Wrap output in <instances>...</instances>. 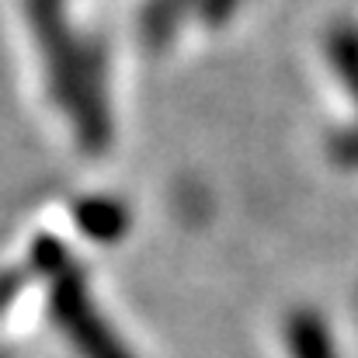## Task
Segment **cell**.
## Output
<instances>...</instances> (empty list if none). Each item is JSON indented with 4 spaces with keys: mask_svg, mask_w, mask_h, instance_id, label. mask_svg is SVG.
Instances as JSON below:
<instances>
[{
    "mask_svg": "<svg viewBox=\"0 0 358 358\" xmlns=\"http://www.w3.org/2000/svg\"><path fill=\"white\" fill-rule=\"evenodd\" d=\"M38 261L56 278V285H52V317L59 320V327L66 331L73 348L84 358H132L125 352V345L115 338V331H108V324L98 317L94 303L87 299V289H84L80 275L66 264L63 247L42 240L38 243Z\"/></svg>",
    "mask_w": 358,
    "mask_h": 358,
    "instance_id": "6da1fadb",
    "label": "cell"
},
{
    "mask_svg": "<svg viewBox=\"0 0 358 358\" xmlns=\"http://www.w3.org/2000/svg\"><path fill=\"white\" fill-rule=\"evenodd\" d=\"M77 216H80V227L87 234H94V237H101V240L119 237L122 230H125V213H122V206H115V202H84L77 209Z\"/></svg>",
    "mask_w": 358,
    "mask_h": 358,
    "instance_id": "3957f363",
    "label": "cell"
},
{
    "mask_svg": "<svg viewBox=\"0 0 358 358\" xmlns=\"http://www.w3.org/2000/svg\"><path fill=\"white\" fill-rule=\"evenodd\" d=\"M285 345L292 358H341L331 327L313 310H296L285 324Z\"/></svg>",
    "mask_w": 358,
    "mask_h": 358,
    "instance_id": "7a4b0ae2",
    "label": "cell"
}]
</instances>
